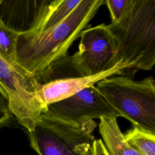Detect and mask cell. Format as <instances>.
<instances>
[{"mask_svg": "<svg viewBox=\"0 0 155 155\" xmlns=\"http://www.w3.org/2000/svg\"><path fill=\"white\" fill-rule=\"evenodd\" d=\"M105 0H82L61 23L45 31L19 32L16 44V62L36 81L56 61L68 54Z\"/></svg>", "mask_w": 155, "mask_h": 155, "instance_id": "obj_1", "label": "cell"}, {"mask_svg": "<svg viewBox=\"0 0 155 155\" xmlns=\"http://www.w3.org/2000/svg\"><path fill=\"white\" fill-rule=\"evenodd\" d=\"M127 69L151 70L155 63V0H132L124 15L107 25Z\"/></svg>", "mask_w": 155, "mask_h": 155, "instance_id": "obj_2", "label": "cell"}, {"mask_svg": "<svg viewBox=\"0 0 155 155\" xmlns=\"http://www.w3.org/2000/svg\"><path fill=\"white\" fill-rule=\"evenodd\" d=\"M79 38V50L52 64L37 80L38 83L93 76L119 63L117 42L105 24L83 30Z\"/></svg>", "mask_w": 155, "mask_h": 155, "instance_id": "obj_3", "label": "cell"}, {"mask_svg": "<svg viewBox=\"0 0 155 155\" xmlns=\"http://www.w3.org/2000/svg\"><path fill=\"white\" fill-rule=\"evenodd\" d=\"M133 126L155 134V84L152 76L134 81L127 75L111 76L96 87Z\"/></svg>", "mask_w": 155, "mask_h": 155, "instance_id": "obj_4", "label": "cell"}, {"mask_svg": "<svg viewBox=\"0 0 155 155\" xmlns=\"http://www.w3.org/2000/svg\"><path fill=\"white\" fill-rule=\"evenodd\" d=\"M96 127L92 119L73 124L47 110L33 131L28 132L30 147L38 155H93Z\"/></svg>", "mask_w": 155, "mask_h": 155, "instance_id": "obj_5", "label": "cell"}, {"mask_svg": "<svg viewBox=\"0 0 155 155\" xmlns=\"http://www.w3.org/2000/svg\"><path fill=\"white\" fill-rule=\"evenodd\" d=\"M38 82L18 64H12L0 55V90L8 99L11 113L28 132L33 131L47 110L37 92Z\"/></svg>", "mask_w": 155, "mask_h": 155, "instance_id": "obj_6", "label": "cell"}, {"mask_svg": "<svg viewBox=\"0 0 155 155\" xmlns=\"http://www.w3.org/2000/svg\"><path fill=\"white\" fill-rule=\"evenodd\" d=\"M47 110L62 120L78 124L104 117H123L94 85L49 104Z\"/></svg>", "mask_w": 155, "mask_h": 155, "instance_id": "obj_7", "label": "cell"}, {"mask_svg": "<svg viewBox=\"0 0 155 155\" xmlns=\"http://www.w3.org/2000/svg\"><path fill=\"white\" fill-rule=\"evenodd\" d=\"M126 64L119 62L113 68L99 74L83 78L58 79L44 84L38 83L37 92L45 107L68 97L82 89L93 86L99 81L116 74H121L127 69Z\"/></svg>", "mask_w": 155, "mask_h": 155, "instance_id": "obj_8", "label": "cell"}, {"mask_svg": "<svg viewBox=\"0 0 155 155\" xmlns=\"http://www.w3.org/2000/svg\"><path fill=\"white\" fill-rule=\"evenodd\" d=\"M99 128L110 155H142L127 142L116 117H101Z\"/></svg>", "mask_w": 155, "mask_h": 155, "instance_id": "obj_9", "label": "cell"}, {"mask_svg": "<svg viewBox=\"0 0 155 155\" xmlns=\"http://www.w3.org/2000/svg\"><path fill=\"white\" fill-rule=\"evenodd\" d=\"M82 0L51 1L47 13L30 29L24 31L39 33L49 30L63 21L81 2Z\"/></svg>", "mask_w": 155, "mask_h": 155, "instance_id": "obj_10", "label": "cell"}, {"mask_svg": "<svg viewBox=\"0 0 155 155\" xmlns=\"http://www.w3.org/2000/svg\"><path fill=\"white\" fill-rule=\"evenodd\" d=\"M124 136L129 145L141 154L155 155V134L133 126Z\"/></svg>", "mask_w": 155, "mask_h": 155, "instance_id": "obj_11", "label": "cell"}, {"mask_svg": "<svg viewBox=\"0 0 155 155\" xmlns=\"http://www.w3.org/2000/svg\"><path fill=\"white\" fill-rule=\"evenodd\" d=\"M19 32L0 19V55L12 64L16 62V44Z\"/></svg>", "mask_w": 155, "mask_h": 155, "instance_id": "obj_12", "label": "cell"}, {"mask_svg": "<svg viewBox=\"0 0 155 155\" xmlns=\"http://www.w3.org/2000/svg\"><path fill=\"white\" fill-rule=\"evenodd\" d=\"M132 0H105L111 15V22H115L124 15L131 5Z\"/></svg>", "mask_w": 155, "mask_h": 155, "instance_id": "obj_13", "label": "cell"}, {"mask_svg": "<svg viewBox=\"0 0 155 155\" xmlns=\"http://www.w3.org/2000/svg\"><path fill=\"white\" fill-rule=\"evenodd\" d=\"M11 117L8 99L0 90V125L7 122Z\"/></svg>", "mask_w": 155, "mask_h": 155, "instance_id": "obj_14", "label": "cell"}, {"mask_svg": "<svg viewBox=\"0 0 155 155\" xmlns=\"http://www.w3.org/2000/svg\"><path fill=\"white\" fill-rule=\"evenodd\" d=\"M93 155H110L101 139H97L94 141Z\"/></svg>", "mask_w": 155, "mask_h": 155, "instance_id": "obj_15", "label": "cell"}]
</instances>
